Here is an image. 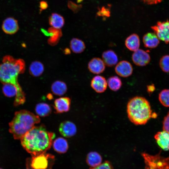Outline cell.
I'll return each mask as SVG.
<instances>
[{"mask_svg": "<svg viewBox=\"0 0 169 169\" xmlns=\"http://www.w3.org/2000/svg\"><path fill=\"white\" fill-rule=\"evenodd\" d=\"M55 134L41 125L34 126L20 139L23 147L32 156L46 153L51 147Z\"/></svg>", "mask_w": 169, "mask_h": 169, "instance_id": "obj_1", "label": "cell"}, {"mask_svg": "<svg viewBox=\"0 0 169 169\" xmlns=\"http://www.w3.org/2000/svg\"><path fill=\"white\" fill-rule=\"evenodd\" d=\"M147 91L149 93H152L155 89V87L153 84L147 85Z\"/></svg>", "mask_w": 169, "mask_h": 169, "instance_id": "obj_37", "label": "cell"}, {"mask_svg": "<svg viewBox=\"0 0 169 169\" xmlns=\"http://www.w3.org/2000/svg\"><path fill=\"white\" fill-rule=\"evenodd\" d=\"M28 168H27L26 169H29V168H28Z\"/></svg>", "mask_w": 169, "mask_h": 169, "instance_id": "obj_40", "label": "cell"}, {"mask_svg": "<svg viewBox=\"0 0 169 169\" xmlns=\"http://www.w3.org/2000/svg\"><path fill=\"white\" fill-rule=\"evenodd\" d=\"M48 4L47 2L45 1H42L40 2L39 8H40V12L43 10L46 9L48 7Z\"/></svg>", "mask_w": 169, "mask_h": 169, "instance_id": "obj_35", "label": "cell"}, {"mask_svg": "<svg viewBox=\"0 0 169 169\" xmlns=\"http://www.w3.org/2000/svg\"><path fill=\"white\" fill-rule=\"evenodd\" d=\"M71 100L68 97H62L56 99L53 105L55 112L61 113L68 111L70 109Z\"/></svg>", "mask_w": 169, "mask_h": 169, "instance_id": "obj_13", "label": "cell"}, {"mask_svg": "<svg viewBox=\"0 0 169 169\" xmlns=\"http://www.w3.org/2000/svg\"><path fill=\"white\" fill-rule=\"evenodd\" d=\"M25 69V64L21 59H16L10 56L3 58L0 64V81L3 84L14 85L18 92L15 97L14 105L17 106L23 104L25 101V94L18 83V76Z\"/></svg>", "mask_w": 169, "mask_h": 169, "instance_id": "obj_2", "label": "cell"}, {"mask_svg": "<svg viewBox=\"0 0 169 169\" xmlns=\"http://www.w3.org/2000/svg\"><path fill=\"white\" fill-rule=\"evenodd\" d=\"M68 6L74 13H76L80 10L82 5L81 4L78 5L71 1H69L68 3Z\"/></svg>", "mask_w": 169, "mask_h": 169, "instance_id": "obj_32", "label": "cell"}, {"mask_svg": "<svg viewBox=\"0 0 169 169\" xmlns=\"http://www.w3.org/2000/svg\"><path fill=\"white\" fill-rule=\"evenodd\" d=\"M102 157L96 151L89 153L86 157V161L90 167H96L102 163Z\"/></svg>", "mask_w": 169, "mask_h": 169, "instance_id": "obj_20", "label": "cell"}, {"mask_svg": "<svg viewBox=\"0 0 169 169\" xmlns=\"http://www.w3.org/2000/svg\"><path fill=\"white\" fill-rule=\"evenodd\" d=\"M107 81V85L109 88L112 90L115 91L119 90L122 85L121 79L116 76L110 77L108 79Z\"/></svg>", "mask_w": 169, "mask_h": 169, "instance_id": "obj_27", "label": "cell"}, {"mask_svg": "<svg viewBox=\"0 0 169 169\" xmlns=\"http://www.w3.org/2000/svg\"><path fill=\"white\" fill-rule=\"evenodd\" d=\"M44 67L43 64L38 61H35L30 64L29 67V72L33 76L38 77L43 73Z\"/></svg>", "mask_w": 169, "mask_h": 169, "instance_id": "obj_23", "label": "cell"}, {"mask_svg": "<svg viewBox=\"0 0 169 169\" xmlns=\"http://www.w3.org/2000/svg\"><path fill=\"white\" fill-rule=\"evenodd\" d=\"M144 46L146 48L154 49L160 43V40L155 33L149 32L146 33L142 39Z\"/></svg>", "mask_w": 169, "mask_h": 169, "instance_id": "obj_15", "label": "cell"}, {"mask_svg": "<svg viewBox=\"0 0 169 169\" xmlns=\"http://www.w3.org/2000/svg\"><path fill=\"white\" fill-rule=\"evenodd\" d=\"M148 4H155L161 3L163 0H142Z\"/></svg>", "mask_w": 169, "mask_h": 169, "instance_id": "obj_36", "label": "cell"}, {"mask_svg": "<svg viewBox=\"0 0 169 169\" xmlns=\"http://www.w3.org/2000/svg\"><path fill=\"white\" fill-rule=\"evenodd\" d=\"M54 160V156L46 153L32 156L30 167L32 169H52Z\"/></svg>", "mask_w": 169, "mask_h": 169, "instance_id": "obj_5", "label": "cell"}, {"mask_svg": "<svg viewBox=\"0 0 169 169\" xmlns=\"http://www.w3.org/2000/svg\"><path fill=\"white\" fill-rule=\"evenodd\" d=\"M51 89L54 94L60 96L66 93L67 90V87L66 83L64 81L57 80L52 84Z\"/></svg>", "mask_w": 169, "mask_h": 169, "instance_id": "obj_19", "label": "cell"}, {"mask_svg": "<svg viewBox=\"0 0 169 169\" xmlns=\"http://www.w3.org/2000/svg\"><path fill=\"white\" fill-rule=\"evenodd\" d=\"M97 14L100 16L108 17L110 15V11L107 8L102 7L98 12Z\"/></svg>", "mask_w": 169, "mask_h": 169, "instance_id": "obj_34", "label": "cell"}, {"mask_svg": "<svg viewBox=\"0 0 169 169\" xmlns=\"http://www.w3.org/2000/svg\"><path fill=\"white\" fill-rule=\"evenodd\" d=\"M131 58L134 63L139 66L146 65L151 60L149 54L144 50L140 49L134 52Z\"/></svg>", "mask_w": 169, "mask_h": 169, "instance_id": "obj_8", "label": "cell"}, {"mask_svg": "<svg viewBox=\"0 0 169 169\" xmlns=\"http://www.w3.org/2000/svg\"><path fill=\"white\" fill-rule=\"evenodd\" d=\"M159 64L162 71L169 73V55L163 56L160 59Z\"/></svg>", "mask_w": 169, "mask_h": 169, "instance_id": "obj_30", "label": "cell"}, {"mask_svg": "<svg viewBox=\"0 0 169 169\" xmlns=\"http://www.w3.org/2000/svg\"><path fill=\"white\" fill-rule=\"evenodd\" d=\"M116 73L120 77L126 78L131 76L133 71L131 64L126 60H122L117 64L115 68Z\"/></svg>", "mask_w": 169, "mask_h": 169, "instance_id": "obj_9", "label": "cell"}, {"mask_svg": "<svg viewBox=\"0 0 169 169\" xmlns=\"http://www.w3.org/2000/svg\"><path fill=\"white\" fill-rule=\"evenodd\" d=\"M145 163V169H166L168 166L167 160L161 157L159 155L155 156L150 155L146 153H142Z\"/></svg>", "mask_w": 169, "mask_h": 169, "instance_id": "obj_6", "label": "cell"}, {"mask_svg": "<svg viewBox=\"0 0 169 169\" xmlns=\"http://www.w3.org/2000/svg\"><path fill=\"white\" fill-rule=\"evenodd\" d=\"M48 35L50 38L48 39V42L50 45H53L57 44L62 35L61 31L60 29L53 27L49 28L48 31Z\"/></svg>", "mask_w": 169, "mask_h": 169, "instance_id": "obj_25", "label": "cell"}, {"mask_svg": "<svg viewBox=\"0 0 169 169\" xmlns=\"http://www.w3.org/2000/svg\"><path fill=\"white\" fill-rule=\"evenodd\" d=\"M59 131L60 134L63 136L69 138L76 134L77 128L73 123L69 121H65L60 124Z\"/></svg>", "mask_w": 169, "mask_h": 169, "instance_id": "obj_10", "label": "cell"}, {"mask_svg": "<svg viewBox=\"0 0 169 169\" xmlns=\"http://www.w3.org/2000/svg\"><path fill=\"white\" fill-rule=\"evenodd\" d=\"M70 47L73 53L80 54L84 52L86 47L82 40L78 38H73L70 41Z\"/></svg>", "mask_w": 169, "mask_h": 169, "instance_id": "obj_24", "label": "cell"}, {"mask_svg": "<svg viewBox=\"0 0 169 169\" xmlns=\"http://www.w3.org/2000/svg\"><path fill=\"white\" fill-rule=\"evenodd\" d=\"M159 99L162 105L169 107V89L162 90L159 94Z\"/></svg>", "mask_w": 169, "mask_h": 169, "instance_id": "obj_29", "label": "cell"}, {"mask_svg": "<svg viewBox=\"0 0 169 169\" xmlns=\"http://www.w3.org/2000/svg\"><path fill=\"white\" fill-rule=\"evenodd\" d=\"M3 90L6 96L10 97L16 96L18 92L17 89L15 86L8 83L3 84Z\"/></svg>", "mask_w": 169, "mask_h": 169, "instance_id": "obj_28", "label": "cell"}, {"mask_svg": "<svg viewBox=\"0 0 169 169\" xmlns=\"http://www.w3.org/2000/svg\"><path fill=\"white\" fill-rule=\"evenodd\" d=\"M53 146L54 151L60 154L66 153L69 148L67 140L60 137L56 138L54 141Z\"/></svg>", "mask_w": 169, "mask_h": 169, "instance_id": "obj_21", "label": "cell"}, {"mask_svg": "<svg viewBox=\"0 0 169 169\" xmlns=\"http://www.w3.org/2000/svg\"><path fill=\"white\" fill-rule=\"evenodd\" d=\"M0 169H2V168H0Z\"/></svg>", "mask_w": 169, "mask_h": 169, "instance_id": "obj_41", "label": "cell"}, {"mask_svg": "<svg viewBox=\"0 0 169 169\" xmlns=\"http://www.w3.org/2000/svg\"><path fill=\"white\" fill-rule=\"evenodd\" d=\"M154 33L160 40L166 44L169 43V21L158 22L156 24L151 27Z\"/></svg>", "mask_w": 169, "mask_h": 169, "instance_id": "obj_7", "label": "cell"}, {"mask_svg": "<svg viewBox=\"0 0 169 169\" xmlns=\"http://www.w3.org/2000/svg\"><path fill=\"white\" fill-rule=\"evenodd\" d=\"M163 129L169 133V112L164 119L163 123Z\"/></svg>", "mask_w": 169, "mask_h": 169, "instance_id": "obj_33", "label": "cell"}, {"mask_svg": "<svg viewBox=\"0 0 169 169\" xmlns=\"http://www.w3.org/2000/svg\"><path fill=\"white\" fill-rule=\"evenodd\" d=\"M3 31L6 33L12 34L17 32L19 26L17 20L13 17H8L3 22L2 25Z\"/></svg>", "mask_w": 169, "mask_h": 169, "instance_id": "obj_14", "label": "cell"}, {"mask_svg": "<svg viewBox=\"0 0 169 169\" xmlns=\"http://www.w3.org/2000/svg\"><path fill=\"white\" fill-rule=\"evenodd\" d=\"M40 119L29 111L22 110L17 111L12 121L9 123L10 132L15 139H20Z\"/></svg>", "mask_w": 169, "mask_h": 169, "instance_id": "obj_3", "label": "cell"}, {"mask_svg": "<svg viewBox=\"0 0 169 169\" xmlns=\"http://www.w3.org/2000/svg\"><path fill=\"white\" fill-rule=\"evenodd\" d=\"M83 0H77V2L78 3H79L83 1Z\"/></svg>", "mask_w": 169, "mask_h": 169, "instance_id": "obj_39", "label": "cell"}, {"mask_svg": "<svg viewBox=\"0 0 169 169\" xmlns=\"http://www.w3.org/2000/svg\"><path fill=\"white\" fill-rule=\"evenodd\" d=\"M105 64L101 59L94 58L89 62L88 69L91 73L95 74H99L102 73L105 70Z\"/></svg>", "mask_w": 169, "mask_h": 169, "instance_id": "obj_11", "label": "cell"}, {"mask_svg": "<svg viewBox=\"0 0 169 169\" xmlns=\"http://www.w3.org/2000/svg\"><path fill=\"white\" fill-rule=\"evenodd\" d=\"M90 85L95 92L98 93H102L106 90L107 83L104 77L97 75L93 77L91 79Z\"/></svg>", "mask_w": 169, "mask_h": 169, "instance_id": "obj_12", "label": "cell"}, {"mask_svg": "<svg viewBox=\"0 0 169 169\" xmlns=\"http://www.w3.org/2000/svg\"><path fill=\"white\" fill-rule=\"evenodd\" d=\"M49 23L52 27L60 29L64 24V20L62 16L56 13H52L49 19Z\"/></svg>", "mask_w": 169, "mask_h": 169, "instance_id": "obj_22", "label": "cell"}, {"mask_svg": "<svg viewBox=\"0 0 169 169\" xmlns=\"http://www.w3.org/2000/svg\"><path fill=\"white\" fill-rule=\"evenodd\" d=\"M140 39L139 36L136 33H132L128 36L125 41L126 47L130 50L135 51L139 49Z\"/></svg>", "mask_w": 169, "mask_h": 169, "instance_id": "obj_18", "label": "cell"}, {"mask_svg": "<svg viewBox=\"0 0 169 169\" xmlns=\"http://www.w3.org/2000/svg\"><path fill=\"white\" fill-rule=\"evenodd\" d=\"M35 110L38 115L45 117L51 114L52 109L48 104L45 103H40L36 105Z\"/></svg>", "mask_w": 169, "mask_h": 169, "instance_id": "obj_26", "label": "cell"}, {"mask_svg": "<svg viewBox=\"0 0 169 169\" xmlns=\"http://www.w3.org/2000/svg\"><path fill=\"white\" fill-rule=\"evenodd\" d=\"M102 57L105 65L108 67L113 66L118 63L117 56L113 50L110 49L104 51L102 54Z\"/></svg>", "mask_w": 169, "mask_h": 169, "instance_id": "obj_17", "label": "cell"}, {"mask_svg": "<svg viewBox=\"0 0 169 169\" xmlns=\"http://www.w3.org/2000/svg\"><path fill=\"white\" fill-rule=\"evenodd\" d=\"M154 138L158 145L164 151L169 150V133L165 131L158 132Z\"/></svg>", "mask_w": 169, "mask_h": 169, "instance_id": "obj_16", "label": "cell"}, {"mask_svg": "<svg viewBox=\"0 0 169 169\" xmlns=\"http://www.w3.org/2000/svg\"><path fill=\"white\" fill-rule=\"evenodd\" d=\"M90 169H114L111 163L108 161H105L99 165Z\"/></svg>", "mask_w": 169, "mask_h": 169, "instance_id": "obj_31", "label": "cell"}, {"mask_svg": "<svg viewBox=\"0 0 169 169\" xmlns=\"http://www.w3.org/2000/svg\"><path fill=\"white\" fill-rule=\"evenodd\" d=\"M157 116V114L155 113H152L151 115V118H156Z\"/></svg>", "mask_w": 169, "mask_h": 169, "instance_id": "obj_38", "label": "cell"}, {"mask_svg": "<svg viewBox=\"0 0 169 169\" xmlns=\"http://www.w3.org/2000/svg\"><path fill=\"white\" fill-rule=\"evenodd\" d=\"M127 112L129 120L137 125L145 124L151 118L152 113L149 102L140 96L134 97L129 101Z\"/></svg>", "mask_w": 169, "mask_h": 169, "instance_id": "obj_4", "label": "cell"}]
</instances>
